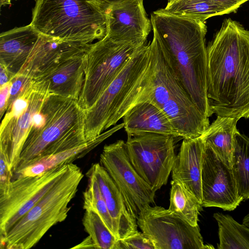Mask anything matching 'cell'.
I'll return each mask as SVG.
<instances>
[{"label":"cell","instance_id":"obj_1","mask_svg":"<svg viewBox=\"0 0 249 249\" xmlns=\"http://www.w3.org/2000/svg\"><path fill=\"white\" fill-rule=\"evenodd\" d=\"M207 96L212 115L249 118V31L226 18L207 47Z\"/></svg>","mask_w":249,"mask_h":249},{"label":"cell","instance_id":"obj_6","mask_svg":"<svg viewBox=\"0 0 249 249\" xmlns=\"http://www.w3.org/2000/svg\"><path fill=\"white\" fill-rule=\"evenodd\" d=\"M30 23L40 33L90 43L107 35L105 10L91 0H35Z\"/></svg>","mask_w":249,"mask_h":249},{"label":"cell","instance_id":"obj_32","mask_svg":"<svg viewBox=\"0 0 249 249\" xmlns=\"http://www.w3.org/2000/svg\"><path fill=\"white\" fill-rule=\"evenodd\" d=\"M11 85V81L0 87V116L1 119L7 109Z\"/></svg>","mask_w":249,"mask_h":249},{"label":"cell","instance_id":"obj_3","mask_svg":"<svg viewBox=\"0 0 249 249\" xmlns=\"http://www.w3.org/2000/svg\"><path fill=\"white\" fill-rule=\"evenodd\" d=\"M153 68L150 42L139 48L95 103L85 110L87 142L116 123L134 106L148 86Z\"/></svg>","mask_w":249,"mask_h":249},{"label":"cell","instance_id":"obj_16","mask_svg":"<svg viewBox=\"0 0 249 249\" xmlns=\"http://www.w3.org/2000/svg\"><path fill=\"white\" fill-rule=\"evenodd\" d=\"M92 44L64 40L40 33L25 63L18 73L35 79L63 60L89 51Z\"/></svg>","mask_w":249,"mask_h":249},{"label":"cell","instance_id":"obj_7","mask_svg":"<svg viewBox=\"0 0 249 249\" xmlns=\"http://www.w3.org/2000/svg\"><path fill=\"white\" fill-rule=\"evenodd\" d=\"M84 177L72 162L42 198L0 238V248L29 249L35 246L53 226L64 221Z\"/></svg>","mask_w":249,"mask_h":249},{"label":"cell","instance_id":"obj_18","mask_svg":"<svg viewBox=\"0 0 249 249\" xmlns=\"http://www.w3.org/2000/svg\"><path fill=\"white\" fill-rule=\"evenodd\" d=\"M204 145L201 136L183 139L171 171L172 180L181 184L201 203V170Z\"/></svg>","mask_w":249,"mask_h":249},{"label":"cell","instance_id":"obj_14","mask_svg":"<svg viewBox=\"0 0 249 249\" xmlns=\"http://www.w3.org/2000/svg\"><path fill=\"white\" fill-rule=\"evenodd\" d=\"M202 204L224 211L235 210L243 199L238 193L232 169L205 143L201 170Z\"/></svg>","mask_w":249,"mask_h":249},{"label":"cell","instance_id":"obj_29","mask_svg":"<svg viewBox=\"0 0 249 249\" xmlns=\"http://www.w3.org/2000/svg\"><path fill=\"white\" fill-rule=\"evenodd\" d=\"M116 249H156L151 240L142 232L119 239Z\"/></svg>","mask_w":249,"mask_h":249},{"label":"cell","instance_id":"obj_13","mask_svg":"<svg viewBox=\"0 0 249 249\" xmlns=\"http://www.w3.org/2000/svg\"><path fill=\"white\" fill-rule=\"evenodd\" d=\"M100 161L137 219L139 213L144 207L154 203L155 192L131 164L126 142L120 140L105 145Z\"/></svg>","mask_w":249,"mask_h":249},{"label":"cell","instance_id":"obj_17","mask_svg":"<svg viewBox=\"0 0 249 249\" xmlns=\"http://www.w3.org/2000/svg\"><path fill=\"white\" fill-rule=\"evenodd\" d=\"M88 171L97 180L112 220L115 236L122 239L138 232L137 218L106 169L96 163Z\"/></svg>","mask_w":249,"mask_h":249},{"label":"cell","instance_id":"obj_31","mask_svg":"<svg viewBox=\"0 0 249 249\" xmlns=\"http://www.w3.org/2000/svg\"><path fill=\"white\" fill-rule=\"evenodd\" d=\"M33 80L30 77L22 73L16 74L12 79L8 107L18 97L23 90ZM7 107V108H8Z\"/></svg>","mask_w":249,"mask_h":249},{"label":"cell","instance_id":"obj_39","mask_svg":"<svg viewBox=\"0 0 249 249\" xmlns=\"http://www.w3.org/2000/svg\"><path fill=\"white\" fill-rule=\"evenodd\" d=\"M172 0H168V3L171 2Z\"/></svg>","mask_w":249,"mask_h":249},{"label":"cell","instance_id":"obj_21","mask_svg":"<svg viewBox=\"0 0 249 249\" xmlns=\"http://www.w3.org/2000/svg\"><path fill=\"white\" fill-rule=\"evenodd\" d=\"M123 119L127 136L155 133L179 137L165 114L147 101L136 104Z\"/></svg>","mask_w":249,"mask_h":249},{"label":"cell","instance_id":"obj_11","mask_svg":"<svg viewBox=\"0 0 249 249\" xmlns=\"http://www.w3.org/2000/svg\"><path fill=\"white\" fill-rule=\"evenodd\" d=\"M137 220L138 227L156 249L214 248L211 245H204L198 225H191L168 209L147 205L140 212Z\"/></svg>","mask_w":249,"mask_h":249},{"label":"cell","instance_id":"obj_27","mask_svg":"<svg viewBox=\"0 0 249 249\" xmlns=\"http://www.w3.org/2000/svg\"><path fill=\"white\" fill-rule=\"evenodd\" d=\"M82 223L96 249H116L119 239L111 232L97 213L86 210Z\"/></svg>","mask_w":249,"mask_h":249},{"label":"cell","instance_id":"obj_9","mask_svg":"<svg viewBox=\"0 0 249 249\" xmlns=\"http://www.w3.org/2000/svg\"><path fill=\"white\" fill-rule=\"evenodd\" d=\"M50 93L47 82L32 80L7 108L0 124V151L8 155L13 172L31 129L33 116Z\"/></svg>","mask_w":249,"mask_h":249},{"label":"cell","instance_id":"obj_19","mask_svg":"<svg viewBox=\"0 0 249 249\" xmlns=\"http://www.w3.org/2000/svg\"><path fill=\"white\" fill-rule=\"evenodd\" d=\"M89 51L63 60L33 80L47 82L51 93L78 100L84 83L85 61Z\"/></svg>","mask_w":249,"mask_h":249},{"label":"cell","instance_id":"obj_22","mask_svg":"<svg viewBox=\"0 0 249 249\" xmlns=\"http://www.w3.org/2000/svg\"><path fill=\"white\" fill-rule=\"evenodd\" d=\"M111 135V132L108 130L80 146L38 158L15 172V178L40 175L56 166L72 162L76 159L82 157Z\"/></svg>","mask_w":249,"mask_h":249},{"label":"cell","instance_id":"obj_2","mask_svg":"<svg viewBox=\"0 0 249 249\" xmlns=\"http://www.w3.org/2000/svg\"><path fill=\"white\" fill-rule=\"evenodd\" d=\"M153 36L192 101L206 117L212 115L207 96L205 22L165 12L151 16Z\"/></svg>","mask_w":249,"mask_h":249},{"label":"cell","instance_id":"obj_26","mask_svg":"<svg viewBox=\"0 0 249 249\" xmlns=\"http://www.w3.org/2000/svg\"><path fill=\"white\" fill-rule=\"evenodd\" d=\"M168 209L193 226H198V215L202 204L196 196L181 184L171 182Z\"/></svg>","mask_w":249,"mask_h":249},{"label":"cell","instance_id":"obj_23","mask_svg":"<svg viewBox=\"0 0 249 249\" xmlns=\"http://www.w3.org/2000/svg\"><path fill=\"white\" fill-rule=\"evenodd\" d=\"M239 119L217 116L201 136L223 162L231 168L234 150V136Z\"/></svg>","mask_w":249,"mask_h":249},{"label":"cell","instance_id":"obj_36","mask_svg":"<svg viewBox=\"0 0 249 249\" xmlns=\"http://www.w3.org/2000/svg\"><path fill=\"white\" fill-rule=\"evenodd\" d=\"M239 7L242 4L249 0H228Z\"/></svg>","mask_w":249,"mask_h":249},{"label":"cell","instance_id":"obj_20","mask_svg":"<svg viewBox=\"0 0 249 249\" xmlns=\"http://www.w3.org/2000/svg\"><path fill=\"white\" fill-rule=\"evenodd\" d=\"M40 33L30 24L0 35V64L14 75L25 63Z\"/></svg>","mask_w":249,"mask_h":249},{"label":"cell","instance_id":"obj_12","mask_svg":"<svg viewBox=\"0 0 249 249\" xmlns=\"http://www.w3.org/2000/svg\"><path fill=\"white\" fill-rule=\"evenodd\" d=\"M69 166L63 164L40 175L12 180L7 192L0 195V238L45 195Z\"/></svg>","mask_w":249,"mask_h":249},{"label":"cell","instance_id":"obj_4","mask_svg":"<svg viewBox=\"0 0 249 249\" xmlns=\"http://www.w3.org/2000/svg\"><path fill=\"white\" fill-rule=\"evenodd\" d=\"M41 110L43 122L39 126L31 128L14 174L38 158L88 142L85 109L78 100L50 93Z\"/></svg>","mask_w":249,"mask_h":249},{"label":"cell","instance_id":"obj_35","mask_svg":"<svg viewBox=\"0 0 249 249\" xmlns=\"http://www.w3.org/2000/svg\"><path fill=\"white\" fill-rule=\"evenodd\" d=\"M100 6L104 10L108 5L120 0H91Z\"/></svg>","mask_w":249,"mask_h":249},{"label":"cell","instance_id":"obj_28","mask_svg":"<svg viewBox=\"0 0 249 249\" xmlns=\"http://www.w3.org/2000/svg\"><path fill=\"white\" fill-rule=\"evenodd\" d=\"M86 176L88 178V184L83 192V209L85 211L90 210L97 213L115 235L112 220L97 180L93 174L89 171Z\"/></svg>","mask_w":249,"mask_h":249},{"label":"cell","instance_id":"obj_25","mask_svg":"<svg viewBox=\"0 0 249 249\" xmlns=\"http://www.w3.org/2000/svg\"><path fill=\"white\" fill-rule=\"evenodd\" d=\"M218 226V249H249V228L235 221L229 214L216 213L213 215Z\"/></svg>","mask_w":249,"mask_h":249},{"label":"cell","instance_id":"obj_33","mask_svg":"<svg viewBox=\"0 0 249 249\" xmlns=\"http://www.w3.org/2000/svg\"><path fill=\"white\" fill-rule=\"evenodd\" d=\"M0 87L10 82L15 76L3 65L0 64Z\"/></svg>","mask_w":249,"mask_h":249},{"label":"cell","instance_id":"obj_24","mask_svg":"<svg viewBox=\"0 0 249 249\" xmlns=\"http://www.w3.org/2000/svg\"><path fill=\"white\" fill-rule=\"evenodd\" d=\"M231 169L239 196L249 198V138L237 129L234 136Z\"/></svg>","mask_w":249,"mask_h":249},{"label":"cell","instance_id":"obj_5","mask_svg":"<svg viewBox=\"0 0 249 249\" xmlns=\"http://www.w3.org/2000/svg\"><path fill=\"white\" fill-rule=\"evenodd\" d=\"M150 44L153 61L150 81L139 103L147 101L161 109L180 137L201 136L210 125L209 118L194 104L154 36Z\"/></svg>","mask_w":249,"mask_h":249},{"label":"cell","instance_id":"obj_30","mask_svg":"<svg viewBox=\"0 0 249 249\" xmlns=\"http://www.w3.org/2000/svg\"><path fill=\"white\" fill-rule=\"evenodd\" d=\"M13 176L8 155L0 151V195L7 192L12 181Z\"/></svg>","mask_w":249,"mask_h":249},{"label":"cell","instance_id":"obj_37","mask_svg":"<svg viewBox=\"0 0 249 249\" xmlns=\"http://www.w3.org/2000/svg\"><path fill=\"white\" fill-rule=\"evenodd\" d=\"M242 224L249 228V213L244 217L242 221Z\"/></svg>","mask_w":249,"mask_h":249},{"label":"cell","instance_id":"obj_10","mask_svg":"<svg viewBox=\"0 0 249 249\" xmlns=\"http://www.w3.org/2000/svg\"><path fill=\"white\" fill-rule=\"evenodd\" d=\"M175 137L149 133L127 136L131 164L155 192L167 184L176 158Z\"/></svg>","mask_w":249,"mask_h":249},{"label":"cell","instance_id":"obj_34","mask_svg":"<svg viewBox=\"0 0 249 249\" xmlns=\"http://www.w3.org/2000/svg\"><path fill=\"white\" fill-rule=\"evenodd\" d=\"M73 249H96L95 246L92 241L91 238L88 236L80 244L76 246L72 247Z\"/></svg>","mask_w":249,"mask_h":249},{"label":"cell","instance_id":"obj_38","mask_svg":"<svg viewBox=\"0 0 249 249\" xmlns=\"http://www.w3.org/2000/svg\"><path fill=\"white\" fill-rule=\"evenodd\" d=\"M11 0H0V7L3 6H5L8 4H11Z\"/></svg>","mask_w":249,"mask_h":249},{"label":"cell","instance_id":"obj_15","mask_svg":"<svg viewBox=\"0 0 249 249\" xmlns=\"http://www.w3.org/2000/svg\"><path fill=\"white\" fill-rule=\"evenodd\" d=\"M107 19V36L118 41L144 45L151 31V20L143 0H120L105 9Z\"/></svg>","mask_w":249,"mask_h":249},{"label":"cell","instance_id":"obj_8","mask_svg":"<svg viewBox=\"0 0 249 249\" xmlns=\"http://www.w3.org/2000/svg\"><path fill=\"white\" fill-rule=\"evenodd\" d=\"M143 45L116 40L107 36L92 44L86 55L79 105L85 110L90 107L127 60Z\"/></svg>","mask_w":249,"mask_h":249}]
</instances>
